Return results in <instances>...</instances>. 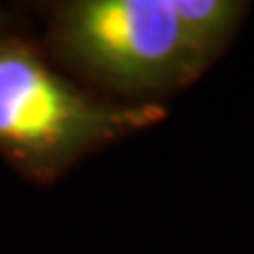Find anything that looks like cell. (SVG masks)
I'll list each match as a JSON object with an SVG mask.
<instances>
[{"label": "cell", "instance_id": "1", "mask_svg": "<svg viewBox=\"0 0 254 254\" xmlns=\"http://www.w3.org/2000/svg\"><path fill=\"white\" fill-rule=\"evenodd\" d=\"M163 120L160 104L109 99L28 40L0 33V153L31 182H57L87 155Z\"/></svg>", "mask_w": 254, "mask_h": 254}, {"label": "cell", "instance_id": "3", "mask_svg": "<svg viewBox=\"0 0 254 254\" xmlns=\"http://www.w3.org/2000/svg\"><path fill=\"white\" fill-rule=\"evenodd\" d=\"M167 2L193 55L207 68L231 45L247 9L245 2H233V0H167Z\"/></svg>", "mask_w": 254, "mask_h": 254}, {"label": "cell", "instance_id": "2", "mask_svg": "<svg viewBox=\"0 0 254 254\" xmlns=\"http://www.w3.org/2000/svg\"><path fill=\"white\" fill-rule=\"evenodd\" d=\"M47 45L90 90L127 104H160L207 71L167 0L59 2L50 12Z\"/></svg>", "mask_w": 254, "mask_h": 254}]
</instances>
